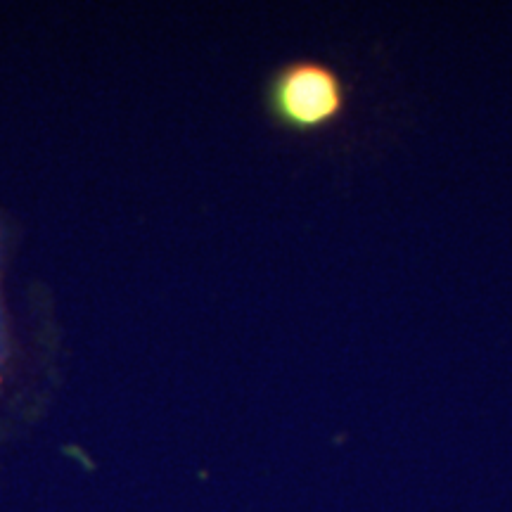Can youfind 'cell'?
I'll list each match as a JSON object with an SVG mask.
<instances>
[{"label": "cell", "instance_id": "obj_1", "mask_svg": "<svg viewBox=\"0 0 512 512\" xmlns=\"http://www.w3.org/2000/svg\"><path fill=\"white\" fill-rule=\"evenodd\" d=\"M271 110L294 131H318L347 110V88L335 69L320 62H294L271 83Z\"/></svg>", "mask_w": 512, "mask_h": 512}, {"label": "cell", "instance_id": "obj_2", "mask_svg": "<svg viewBox=\"0 0 512 512\" xmlns=\"http://www.w3.org/2000/svg\"><path fill=\"white\" fill-rule=\"evenodd\" d=\"M5 361V328H3V309H0V366Z\"/></svg>", "mask_w": 512, "mask_h": 512}]
</instances>
